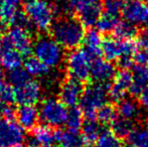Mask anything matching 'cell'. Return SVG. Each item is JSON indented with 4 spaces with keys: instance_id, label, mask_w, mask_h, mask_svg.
<instances>
[{
    "instance_id": "6da1fadb",
    "label": "cell",
    "mask_w": 148,
    "mask_h": 147,
    "mask_svg": "<svg viewBox=\"0 0 148 147\" xmlns=\"http://www.w3.org/2000/svg\"><path fill=\"white\" fill-rule=\"evenodd\" d=\"M51 34L64 49L72 51L83 43L86 31L79 19L64 16L53 22L51 28Z\"/></svg>"
},
{
    "instance_id": "7a4b0ae2",
    "label": "cell",
    "mask_w": 148,
    "mask_h": 147,
    "mask_svg": "<svg viewBox=\"0 0 148 147\" xmlns=\"http://www.w3.org/2000/svg\"><path fill=\"white\" fill-rule=\"evenodd\" d=\"M24 14L28 18L30 25L40 32L51 30L57 11L49 0H30L24 4Z\"/></svg>"
},
{
    "instance_id": "3957f363",
    "label": "cell",
    "mask_w": 148,
    "mask_h": 147,
    "mask_svg": "<svg viewBox=\"0 0 148 147\" xmlns=\"http://www.w3.org/2000/svg\"><path fill=\"white\" fill-rule=\"evenodd\" d=\"M32 53L49 68H57L64 59V47L51 36H40L33 42Z\"/></svg>"
},
{
    "instance_id": "277c9868",
    "label": "cell",
    "mask_w": 148,
    "mask_h": 147,
    "mask_svg": "<svg viewBox=\"0 0 148 147\" xmlns=\"http://www.w3.org/2000/svg\"><path fill=\"white\" fill-rule=\"evenodd\" d=\"M105 86L96 83L88 86L83 92L80 100V109L87 119H96L98 110L107 104L109 89Z\"/></svg>"
},
{
    "instance_id": "5b68a950",
    "label": "cell",
    "mask_w": 148,
    "mask_h": 147,
    "mask_svg": "<svg viewBox=\"0 0 148 147\" xmlns=\"http://www.w3.org/2000/svg\"><path fill=\"white\" fill-rule=\"evenodd\" d=\"M92 57L84 49H72L66 57V71L69 78L85 82L90 78Z\"/></svg>"
},
{
    "instance_id": "8992f818",
    "label": "cell",
    "mask_w": 148,
    "mask_h": 147,
    "mask_svg": "<svg viewBox=\"0 0 148 147\" xmlns=\"http://www.w3.org/2000/svg\"><path fill=\"white\" fill-rule=\"evenodd\" d=\"M39 120L49 127H60L66 123V106L55 97H49L41 102L38 109Z\"/></svg>"
},
{
    "instance_id": "52a82bcc",
    "label": "cell",
    "mask_w": 148,
    "mask_h": 147,
    "mask_svg": "<svg viewBox=\"0 0 148 147\" xmlns=\"http://www.w3.org/2000/svg\"><path fill=\"white\" fill-rule=\"evenodd\" d=\"M135 43L118 37H107L103 39L102 53L109 62L119 61L123 57H133Z\"/></svg>"
},
{
    "instance_id": "ba28073f",
    "label": "cell",
    "mask_w": 148,
    "mask_h": 147,
    "mask_svg": "<svg viewBox=\"0 0 148 147\" xmlns=\"http://www.w3.org/2000/svg\"><path fill=\"white\" fill-rule=\"evenodd\" d=\"M25 139L24 129L13 120L0 119V147L20 145Z\"/></svg>"
},
{
    "instance_id": "9c48e42d",
    "label": "cell",
    "mask_w": 148,
    "mask_h": 147,
    "mask_svg": "<svg viewBox=\"0 0 148 147\" xmlns=\"http://www.w3.org/2000/svg\"><path fill=\"white\" fill-rule=\"evenodd\" d=\"M122 15L126 21L135 26L148 25V4L144 0H129L124 3Z\"/></svg>"
},
{
    "instance_id": "30bf717a",
    "label": "cell",
    "mask_w": 148,
    "mask_h": 147,
    "mask_svg": "<svg viewBox=\"0 0 148 147\" xmlns=\"http://www.w3.org/2000/svg\"><path fill=\"white\" fill-rule=\"evenodd\" d=\"M11 45L22 57H27L32 53L33 39L28 28L13 25L6 32Z\"/></svg>"
},
{
    "instance_id": "8fae6325",
    "label": "cell",
    "mask_w": 148,
    "mask_h": 147,
    "mask_svg": "<svg viewBox=\"0 0 148 147\" xmlns=\"http://www.w3.org/2000/svg\"><path fill=\"white\" fill-rule=\"evenodd\" d=\"M15 102L19 105H35L41 99L42 88L35 80H28L24 84L14 88Z\"/></svg>"
},
{
    "instance_id": "7c38bea8",
    "label": "cell",
    "mask_w": 148,
    "mask_h": 147,
    "mask_svg": "<svg viewBox=\"0 0 148 147\" xmlns=\"http://www.w3.org/2000/svg\"><path fill=\"white\" fill-rule=\"evenodd\" d=\"M84 92L82 83L74 79H66L62 83L59 90V99L66 106L76 107L80 103L81 97Z\"/></svg>"
},
{
    "instance_id": "4fadbf2b",
    "label": "cell",
    "mask_w": 148,
    "mask_h": 147,
    "mask_svg": "<svg viewBox=\"0 0 148 147\" xmlns=\"http://www.w3.org/2000/svg\"><path fill=\"white\" fill-rule=\"evenodd\" d=\"M132 85V73L128 70H121L114 78L112 86L108 90L109 97L114 102H121L126 97L127 91H130Z\"/></svg>"
},
{
    "instance_id": "5bb4252c",
    "label": "cell",
    "mask_w": 148,
    "mask_h": 147,
    "mask_svg": "<svg viewBox=\"0 0 148 147\" xmlns=\"http://www.w3.org/2000/svg\"><path fill=\"white\" fill-rule=\"evenodd\" d=\"M116 76L115 67L107 59H95L92 62L90 77L97 84L106 85Z\"/></svg>"
},
{
    "instance_id": "9a60e30c",
    "label": "cell",
    "mask_w": 148,
    "mask_h": 147,
    "mask_svg": "<svg viewBox=\"0 0 148 147\" xmlns=\"http://www.w3.org/2000/svg\"><path fill=\"white\" fill-rule=\"evenodd\" d=\"M16 118L18 124L23 129L31 130L36 126L39 119L38 110L35 108L34 105H20L19 108L16 110Z\"/></svg>"
},
{
    "instance_id": "2e32d148",
    "label": "cell",
    "mask_w": 148,
    "mask_h": 147,
    "mask_svg": "<svg viewBox=\"0 0 148 147\" xmlns=\"http://www.w3.org/2000/svg\"><path fill=\"white\" fill-rule=\"evenodd\" d=\"M22 0H0V22L4 25L14 24Z\"/></svg>"
},
{
    "instance_id": "e0dca14e",
    "label": "cell",
    "mask_w": 148,
    "mask_h": 147,
    "mask_svg": "<svg viewBox=\"0 0 148 147\" xmlns=\"http://www.w3.org/2000/svg\"><path fill=\"white\" fill-rule=\"evenodd\" d=\"M31 137L38 147H57V131L45 124L35 126Z\"/></svg>"
},
{
    "instance_id": "ac0fdd59",
    "label": "cell",
    "mask_w": 148,
    "mask_h": 147,
    "mask_svg": "<svg viewBox=\"0 0 148 147\" xmlns=\"http://www.w3.org/2000/svg\"><path fill=\"white\" fill-rule=\"evenodd\" d=\"M57 144L59 147H88L84 137L78 130H57Z\"/></svg>"
},
{
    "instance_id": "d6986e66",
    "label": "cell",
    "mask_w": 148,
    "mask_h": 147,
    "mask_svg": "<svg viewBox=\"0 0 148 147\" xmlns=\"http://www.w3.org/2000/svg\"><path fill=\"white\" fill-rule=\"evenodd\" d=\"M23 57L13 47H5L0 49V64L6 71L11 72L21 68Z\"/></svg>"
},
{
    "instance_id": "ffe728a7",
    "label": "cell",
    "mask_w": 148,
    "mask_h": 147,
    "mask_svg": "<svg viewBox=\"0 0 148 147\" xmlns=\"http://www.w3.org/2000/svg\"><path fill=\"white\" fill-rule=\"evenodd\" d=\"M84 49L90 55L92 59L98 57V55L102 53V44H103V38H102L100 31L97 29H90L86 32L84 37Z\"/></svg>"
},
{
    "instance_id": "44dd1931",
    "label": "cell",
    "mask_w": 148,
    "mask_h": 147,
    "mask_svg": "<svg viewBox=\"0 0 148 147\" xmlns=\"http://www.w3.org/2000/svg\"><path fill=\"white\" fill-rule=\"evenodd\" d=\"M148 84V66L137 65L132 71V85L129 92L134 96H139L141 91Z\"/></svg>"
},
{
    "instance_id": "7402d4cb",
    "label": "cell",
    "mask_w": 148,
    "mask_h": 147,
    "mask_svg": "<svg viewBox=\"0 0 148 147\" xmlns=\"http://www.w3.org/2000/svg\"><path fill=\"white\" fill-rule=\"evenodd\" d=\"M77 13H78L79 20L82 22L83 25L92 27L95 24H97L98 20H99L100 16L102 14V7L100 3H97L84 8V9L78 11Z\"/></svg>"
},
{
    "instance_id": "603a6c76",
    "label": "cell",
    "mask_w": 148,
    "mask_h": 147,
    "mask_svg": "<svg viewBox=\"0 0 148 147\" xmlns=\"http://www.w3.org/2000/svg\"><path fill=\"white\" fill-rule=\"evenodd\" d=\"M133 57L138 65L148 66V29L144 30L137 38Z\"/></svg>"
},
{
    "instance_id": "cb8c5ba5",
    "label": "cell",
    "mask_w": 148,
    "mask_h": 147,
    "mask_svg": "<svg viewBox=\"0 0 148 147\" xmlns=\"http://www.w3.org/2000/svg\"><path fill=\"white\" fill-rule=\"evenodd\" d=\"M24 70L29 76L34 78H45L51 74V68L35 57H27V59L24 62Z\"/></svg>"
},
{
    "instance_id": "d4e9b609",
    "label": "cell",
    "mask_w": 148,
    "mask_h": 147,
    "mask_svg": "<svg viewBox=\"0 0 148 147\" xmlns=\"http://www.w3.org/2000/svg\"><path fill=\"white\" fill-rule=\"evenodd\" d=\"M82 130V135L88 147L96 143L102 132L101 126L96 119H87V121L83 124Z\"/></svg>"
},
{
    "instance_id": "484cf974",
    "label": "cell",
    "mask_w": 148,
    "mask_h": 147,
    "mask_svg": "<svg viewBox=\"0 0 148 147\" xmlns=\"http://www.w3.org/2000/svg\"><path fill=\"white\" fill-rule=\"evenodd\" d=\"M118 114L120 117L124 119H128L132 121L133 119H136L140 115V108L139 105L132 99H126L119 102L118 104Z\"/></svg>"
},
{
    "instance_id": "4316f807",
    "label": "cell",
    "mask_w": 148,
    "mask_h": 147,
    "mask_svg": "<svg viewBox=\"0 0 148 147\" xmlns=\"http://www.w3.org/2000/svg\"><path fill=\"white\" fill-rule=\"evenodd\" d=\"M95 147H124V145L121 138L112 130H102L95 143Z\"/></svg>"
},
{
    "instance_id": "83f0119b",
    "label": "cell",
    "mask_w": 148,
    "mask_h": 147,
    "mask_svg": "<svg viewBox=\"0 0 148 147\" xmlns=\"http://www.w3.org/2000/svg\"><path fill=\"white\" fill-rule=\"evenodd\" d=\"M112 131L118 136V137H128L129 134L133 131V122L131 120L124 119L122 117H119L114 120L111 123Z\"/></svg>"
},
{
    "instance_id": "f1b7e54d",
    "label": "cell",
    "mask_w": 148,
    "mask_h": 147,
    "mask_svg": "<svg viewBox=\"0 0 148 147\" xmlns=\"http://www.w3.org/2000/svg\"><path fill=\"white\" fill-rule=\"evenodd\" d=\"M83 119H84V114L82 110L77 107H71L70 110H68L64 125L68 127V129L79 130L84 124Z\"/></svg>"
},
{
    "instance_id": "f546056e",
    "label": "cell",
    "mask_w": 148,
    "mask_h": 147,
    "mask_svg": "<svg viewBox=\"0 0 148 147\" xmlns=\"http://www.w3.org/2000/svg\"><path fill=\"white\" fill-rule=\"evenodd\" d=\"M128 143L132 147H148V128H137L128 136Z\"/></svg>"
},
{
    "instance_id": "4dcf8cb0",
    "label": "cell",
    "mask_w": 148,
    "mask_h": 147,
    "mask_svg": "<svg viewBox=\"0 0 148 147\" xmlns=\"http://www.w3.org/2000/svg\"><path fill=\"white\" fill-rule=\"evenodd\" d=\"M118 22H119L118 16L111 15V14H108L106 12H104V13L101 14L99 20L97 22L98 30L100 32H103V34L111 32L113 30H115Z\"/></svg>"
},
{
    "instance_id": "1f68e13d",
    "label": "cell",
    "mask_w": 148,
    "mask_h": 147,
    "mask_svg": "<svg viewBox=\"0 0 148 147\" xmlns=\"http://www.w3.org/2000/svg\"><path fill=\"white\" fill-rule=\"evenodd\" d=\"M115 34L116 37L125 40H130L132 37H134L137 34V28L135 25L129 23L128 21H119L117 26L115 28Z\"/></svg>"
},
{
    "instance_id": "d6a6232c",
    "label": "cell",
    "mask_w": 148,
    "mask_h": 147,
    "mask_svg": "<svg viewBox=\"0 0 148 147\" xmlns=\"http://www.w3.org/2000/svg\"><path fill=\"white\" fill-rule=\"evenodd\" d=\"M96 118L103 124H111L116 119V110L109 104H105L98 110Z\"/></svg>"
},
{
    "instance_id": "836d02e7",
    "label": "cell",
    "mask_w": 148,
    "mask_h": 147,
    "mask_svg": "<svg viewBox=\"0 0 148 147\" xmlns=\"http://www.w3.org/2000/svg\"><path fill=\"white\" fill-rule=\"evenodd\" d=\"M7 79H8V83H10L15 88V87L20 86V85L27 82L28 80H30V76L28 75V73L25 70L20 68V69L9 72Z\"/></svg>"
},
{
    "instance_id": "e575fe53",
    "label": "cell",
    "mask_w": 148,
    "mask_h": 147,
    "mask_svg": "<svg viewBox=\"0 0 148 147\" xmlns=\"http://www.w3.org/2000/svg\"><path fill=\"white\" fill-rule=\"evenodd\" d=\"M0 100L8 104L15 101V91L10 83L0 81Z\"/></svg>"
},
{
    "instance_id": "d590c367",
    "label": "cell",
    "mask_w": 148,
    "mask_h": 147,
    "mask_svg": "<svg viewBox=\"0 0 148 147\" xmlns=\"http://www.w3.org/2000/svg\"><path fill=\"white\" fill-rule=\"evenodd\" d=\"M104 12L111 15L119 16L120 12H122L124 3L122 0H104L103 3Z\"/></svg>"
},
{
    "instance_id": "8d00e7d4",
    "label": "cell",
    "mask_w": 148,
    "mask_h": 147,
    "mask_svg": "<svg viewBox=\"0 0 148 147\" xmlns=\"http://www.w3.org/2000/svg\"><path fill=\"white\" fill-rule=\"evenodd\" d=\"M0 117L2 119L13 120L16 117V110L10 104L0 100Z\"/></svg>"
},
{
    "instance_id": "74e56055",
    "label": "cell",
    "mask_w": 148,
    "mask_h": 147,
    "mask_svg": "<svg viewBox=\"0 0 148 147\" xmlns=\"http://www.w3.org/2000/svg\"><path fill=\"white\" fill-rule=\"evenodd\" d=\"M69 3L73 10L78 12L86 7L99 3V0H69Z\"/></svg>"
},
{
    "instance_id": "f35d334b",
    "label": "cell",
    "mask_w": 148,
    "mask_h": 147,
    "mask_svg": "<svg viewBox=\"0 0 148 147\" xmlns=\"http://www.w3.org/2000/svg\"><path fill=\"white\" fill-rule=\"evenodd\" d=\"M139 102L145 108H148V84L139 94Z\"/></svg>"
},
{
    "instance_id": "ab89813d",
    "label": "cell",
    "mask_w": 148,
    "mask_h": 147,
    "mask_svg": "<svg viewBox=\"0 0 148 147\" xmlns=\"http://www.w3.org/2000/svg\"><path fill=\"white\" fill-rule=\"evenodd\" d=\"M133 57H121L120 59L118 61L119 66L121 67L122 70H128L130 67H132V63H133Z\"/></svg>"
},
{
    "instance_id": "60d3db41",
    "label": "cell",
    "mask_w": 148,
    "mask_h": 147,
    "mask_svg": "<svg viewBox=\"0 0 148 147\" xmlns=\"http://www.w3.org/2000/svg\"><path fill=\"white\" fill-rule=\"evenodd\" d=\"M1 79H2V71H1V69H0V81H1Z\"/></svg>"
},
{
    "instance_id": "b9f144b4",
    "label": "cell",
    "mask_w": 148,
    "mask_h": 147,
    "mask_svg": "<svg viewBox=\"0 0 148 147\" xmlns=\"http://www.w3.org/2000/svg\"><path fill=\"white\" fill-rule=\"evenodd\" d=\"M13 147H21V146H20V145H17V146H13Z\"/></svg>"
},
{
    "instance_id": "7bdbcfd3",
    "label": "cell",
    "mask_w": 148,
    "mask_h": 147,
    "mask_svg": "<svg viewBox=\"0 0 148 147\" xmlns=\"http://www.w3.org/2000/svg\"><path fill=\"white\" fill-rule=\"evenodd\" d=\"M26 1H30V0H26Z\"/></svg>"
}]
</instances>
